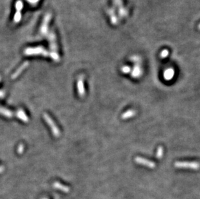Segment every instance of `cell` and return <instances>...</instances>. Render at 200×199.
<instances>
[{
  "label": "cell",
  "mask_w": 200,
  "mask_h": 199,
  "mask_svg": "<svg viewBox=\"0 0 200 199\" xmlns=\"http://www.w3.org/2000/svg\"><path fill=\"white\" fill-rule=\"evenodd\" d=\"M141 75V71L139 68H135L132 72V76L134 78H138Z\"/></svg>",
  "instance_id": "6"
},
{
  "label": "cell",
  "mask_w": 200,
  "mask_h": 199,
  "mask_svg": "<svg viewBox=\"0 0 200 199\" xmlns=\"http://www.w3.org/2000/svg\"><path fill=\"white\" fill-rule=\"evenodd\" d=\"M135 161L137 164H138L146 166V167H149V168L153 169V168H155L156 166V164L153 162L150 161V160H148L145 158H142V157H140V156L135 157Z\"/></svg>",
  "instance_id": "2"
},
{
  "label": "cell",
  "mask_w": 200,
  "mask_h": 199,
  "mask_svg": "<svg viewBox=\"0 0 200 199\" xmlns=\"http://www.w3.org/2000/svg\"><path fill=\"white\" fill-rule=\"evenodd\" d=\"M173 76H174V72L172 70L168 69V71H167L165 72H164V77L167 80H170L172 78Z\"/></svg>",
  "instance_id": "4"
},
{
  "label": "cell",
  "mask_w": 200,
  "mask_h": 199,
  "mask_svg": "<svg viewBox=\"0 0 200 199\" xmlns=\"http://www.w3.org/2000/svg\"><path fill=\"white\" fill-rule=\"evenodd\" d=\"M163 152H164L163 148L161 147V146H159L158 149H157V151L156 153V158L157 159H161L162 158L163 155Z\"/></svg>",
  "instance_id": "5"
},
{
  "label": "cell",
  "mask_w": 200,
  "mask_h": 199,
  "mask_svg": "<svg viewBox=\"0 0 200 199\" xmlns=\"http://www.w3.org/2000/svg\"><path fill=\"white\" fill-rule=\"evenodd\" d=\"M135 114H136V111L135 110L129 109V110H128L127 111H126L124 114H122V118L124 120H126V119H128V118L133 117V116H135Z\"/></svg>",
  "instance_id": "3"
},
{
  "label": "cell",
  "mask_w": 200,
  "mask_h": 199,
  "mask_svg": "<svg viewBox=\"0 0 200 199\" xmlns=\"http://www.w3.org/2000/svg\"><path fill=\"white\" fill-rule=\"evenodd\" d=\"M174 166L177 168L198 169L200 167V164L197 162H180L177 161L174 163Z\"/></svg>",
  "instance_id": "1"
},
{
  "label": "cell",
  "mask_w": 200,
  "mask_h": 199,
  "mask_svg": "<svg viewBox=\"0 0 200 199\" xmlns=\"http://www.w3.org/2000/svg\"><path fill=\"white\" fill-rule=\"evenodd\" d=\"M122 71H123L125 73H127V72H129V67H124L123 69V70H122Z\"/></svg>",
  "instance_id": "7"
}]
</instances>
